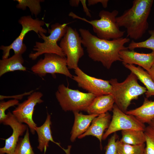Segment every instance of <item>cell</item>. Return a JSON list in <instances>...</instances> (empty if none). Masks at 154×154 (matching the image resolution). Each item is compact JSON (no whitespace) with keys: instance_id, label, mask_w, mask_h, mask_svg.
<instances>
[{"instance_id":"obj_29","label":"cell","mask_w":154,"mask_h":154,"mask_svg":"<svg viewBox=\"0 0 154 154\" xmlns=\"http://www.w3.org/2000/svg\"><path fill=\"white\" fill-rule=\"evenodd\" d=\"M117 137L115 133L109 139L106 148L105 154H119L116 145Z\"/></svg>"},{"instance_id":"obj_24","label":"cell","mask_w":154,"mask_h":154,"mask_svg":"<svg viewBox=\"0 0 154 154\" xmlns=\"http://www.w3.org/2000/svg\"><path fill=\"white\" fill-rule=\"evenodd\" d=\"M14 154H35L30 143L28 127L24 137L19 138Z\"/></svg>"},{"instance_id":"obj_26","label":"cell","mask_w":154,"mask_h":154,"mask_svg":"<svg viewBox=\"0 0 154 154\" xmlns=\"http://www.w3.org/2000/svg\"><path fill=\"white\" fill-rule=\"evenodd\" d=\"M149 33L150 36L148 39L138 42L132 40L127 47L128 49L132 50L136 48H145L151 49L154 51V30H149Z\"/></svg>"},{"instance_id":"obj_31","label":"cell","mask_w":154,"mask_h":154,"mask_svg":"<svg viewBox=\"0 0 154 154\" xmlns=\"http://www.w3.org/2000/svg\"><path fill=\"white\" fill-rule=\"evenodd\" d=\"M80 2L81 3L82 5L84 11L86 13V15L91 17V15L89 11L90 10L88 9L86 4V1L85 0H80Z\"/></svg>"},{"instance_id":"obj_8","label":"cell","mask_w":154,"mask_h":154,"mask_svg":"<svg viewBox=\"0 0 154 154\" xmlns=\"http://www.w3.org/2000/svg\"><path fill=\"white\" fill-rule=\"evenodd\" d=\"M82 38L76 29L68 26L66 32L60 40L59 46L65 54L69 69L78 68L80 59L84 55Z\"/></svg>"},{"instance_id":"obj_18","label":"cell","mask_w":154,"mask_h":154,"mask_svg":"<svg viewBox=\"0 0 154 154\" xmlns=\"http://www.w3.org/2000/svg\"><path fill=\"white\" fill-rule=\"evenodd\" d=\"M115 103L111 94L96 96L86 111L89 114L99 115L112 110Z\"/></svg>"},{"instance_id":"obj_7","label":"cell","mask_w":154,"mask_h":154,"mask_svg":"<svg viewBox=\"0 0 154 154\" xmlns=\"http://www.w3.org/2000/svg\"><path fill=\"white\" fill-rule=\"evenodd\" d=\"M18 22L22 27V30L19 36L10 45L7 46L1 45L0 49L3 51L2 59L8 58L11 50L14 51V54H22L27 50L26 45L23 43V40L26 34L29 32L33 31L38 35L42 33L46 34L47 30L42 27L45 24L44 22L38 19H33L31 16H25L21 17Z\"/></svg>"},{"instance_id":"obj_14","label":"cell","mask_w":154,"mask_h":154,"mask_svg":"<svg viewBox=\"0 0 154 154\" xmlns=\"http://www.w3.org/2000/svg\"><path fill=\"white\" fill-rule=\"evenodd\" d=\"M123 64H135L148 71L154 64V51L150 53H140L128 49L119 53Z\"/></svg>"},{"instance_id":"obj_23","label":"cell","mask_w":154,"mask_h":154,"mask_svg":"<svg viewBox=\"0 0 154 154\" xmlns=\"http://www.w3.org/2000/svg\"><path fill=\"white\" fill-rule=\"evenodd\" d=\"M117 148L119 154H145V145H132L123 143L119 140L116 141Z\"/></svg>"},{"instance_id":"obj_12","label":"cell","mask_w":154,"mask_h":154,"mask_svg":"<svg viewBox=\"0 0 154 154\" xmlns=\"http://www.w3.org/2000/svg\"><path fill=\"white\" fill-rule=\"evenodd\" d=\"M43 95L40 92H33L27 99L19 103L12 112L19 121L27 124L33 135L35 134V128L37 126L33 118L34 108L37 104L43 102L41 99Z\"/></svg>"},{"instance_id":"obj_10","label":"cell","mask_w":154,"mask_h":154,"mask_svg":"<svg viewBox=\"0 0 154 154\" xmlns=\"http://www.w3.org/2000/svg\"><path fill=\"white\" fill-rule=\"evenodd\" d=\"M113 116L109 127L104 133V140L111 134L119 131L126 130L144 131L146 127L144 123L134 116L127 114L120 110L114 104L112 109Z\"/></svg>"},{"instance_id":"obj_17","label":"cell","mask_w":154,"mask_h":154,"mask_svg":"<svg viewBox=\"0 0 154 154\" xmlns=\"http://www.w3.org/2000/svg\"><path fill=\"white\" fill-rule=\"evenodd\" d=\"M73 112L74 120L70 139L72 142L75 141L77 138L84 133L94 118L99 115L96 114L84 115L79 112Z\"/></svg>"},{"instance_id":"obj_2","label":"cell","mask_w":154,"mask_h":154,"mask_svg":"<svg viewBox=\"0 0 154 154\" xmlns=\"http://www.w3.org/2000/svg\"><path fill=\"white\" fill-rule=\"evenodd\" d=\"M153 2V0H134L131 7L117 17L118 26L126 29L127 37L137 40L145 33L148 27L147 20Z\"/></svg>"},{"instance_id":"obj_9","label":"cell","mask_w":154,"mask_h":154,"mask_svg":"<svg viewBox=\"0 0 154 154\" xmlns=\"http://www.w3.org/2000/svg\"><path fill=\"white\" fill-rule=\"evenodd\" d=\"M31 70L40 77L47 74H59L72 78L73 76L68 67L66 57L54 54H44V58L33 65Z\"/></svg>"},{"instance_id":"obj_30","label":"cell","mask_w":154,"mask_h":154,"mask_svg":"<svg viewBox=\"0 0 154 154\" xmlns=\"http://www.w3.org/2000/svg\"><path fill=\"white\" fill-rule=\"evenodd\" d=\"M108 1L109 0H88L87 2L88 5L89 6L100 3H101L103 7L106 8L108 6Z\"/></svg>"},{"instance_id":"obj_19","label":"cell","mask_w":154,"mask_h":154,"mask_svg":"<svg viewBox=\"0 0 154 154\" xmlns=\"http://www.w3.org/2000/svg\"><path fill=\"white\" fill-rule=\"evenodd\" d=\"M125 113L134 116L143 123L148 124L154 118V101L145 98L141 106Z\"/></svg>"},{"instance_id":"obj_22","label":"cell","mask_w":154,"mask_h":154,"mask_svg":"<svg viewBox=\"0 0 154 154\" xmlns=\"http://www.w3.org/2000/svg\"><path fill=\"white\" fill-rule=\"evenodd\" d=\"M122 137L120 141L124 143L132 145L145 143V139L144 131L140 130H126L121 131Z\"/></svg>"},{"instance_id":"obj_15","label":"cell","mask_w":154,"mask_h":154,"mask_svg":"<svg viewBox=\"0 0 154 154\" xmlns=\"http://www.w3.org/2000/svg\"><path fill=\"white\" fill-rule=\"evenodd\" d=\"M111 117V115L108 112L99 115L93 120L87 130L78 138L82 139L88 135L95 137L99 140L102 148L104 132L109 127Z\"/></svg>"},{"instance_id":"obj_11","label":"cell","mask_w":154,"mask_h":154,"mask_svg":"<svg viewBox=\"0 0 154 154\" xmlns=\"http://www.w3.org/2000/svg\"><path fill=\"white\" fill-rule=\"evenodd\" d=\"M74 70L76 75L73 76L72 79L79 87L96 96L112 94V86L109 80L88 75L79 67Z\"/></svg>"},{"instance_id":"obj_6","label":"cell","mask_w":154,"mask_h":154,"mask_svg":"<svg viewBox=\"0 0 154 154\" xmlns=\"http://www.w3.org/2000/svg\"><path fill=\"white\" fill-rule=\"evenodd\" d=\"M55 95L62 109L65 112L86 111L96 96L90 93L74 90L64 84L59 85Z\"/></svg>"},{"instance_id":"obj_13","label":"cell","mask_w":154,"mask_h":154,"mask_svg":"<svg viewBox=\"0 0 154 154\" xmlns=\"http://www.w3.org/2000/svg\"><path fill=\"white\" fill-rule=\"evenodd\" d=\"M1 123L9 126L13 132L11 135L5 139L4 147L0 148V154H14L19 137L23 135L28 126L19 121L9 111Z\"/></svg>"},{"instance_id":"obj_5","label":"cell","mask_w":154,"mask_h":154,"mask_svg":"<svg viewBox=\"0 0 154 154\" xmlns=\"http://www.w3.org/2000/svg\"><path fill=\"white\" fill-rule=\"evenodd\" d=\"M71 23L62 24L56 23L52 24L50 29L48 27V32L50 34L48 36H46L43 33H40V38H41L44 42H35L33 48V50L35 52L29 54V58L35 60L40 55L45 54H54L62 57H66L57 42L61 40L65 35L67 31L68 25Z\"/></svg>"},{"instance_id":"obj_27","label":"cell","mask_w":154,"mask_h":154,"mask_svg":"<svg viewBox=\"0 0 154 154\" xmlns=\"http://www.w3.org/2000/svg\"><path fill=\"white\" fill-rule=\"evenodd\" d=\"M146 146L145 154H154V129L148 125L144 131Z\"/></svg>"},{"instance_id":"obj_1","label":"cell","mask_w":154,"mask_h":154,"mask_svg":"<svg viewBox=\"0 0 154 154\" xmlns=\"http://www.w3.org/2000/svg\"><path fill=\"white\" fill-rule=\"evenodd\" d=\"M79 32L82 45L92 60L100 62L108 69L114 62L122 61L119 53L121 50L128 49L124 45L129 42V38L108 40L100 38L85 29L80 28Z\"/></svg>"},{"instance_id":"obj_21","label":"cell","mask_w":154,"mask_h":154,"mask_svg":"<svg viewBox=\"0 0 154 154\" xmlns=\"http://www.w3.org/2000/svg\"><path fill=\"white\" fill-rule=\"evenodd\" d=\"M125 67L134 74L138 79L145 86L147 89L145 93L146 97L154 96V81L147 71L139 66L137 67L133 64H123Z\"/></svg>"},{"instance_id":"obj_25","label":"cell","mask_w":154,"mask_h":154,"mask_svg":"<svg viewBox=\"0 0 154 154\" xmlns=\"http://www.w3.org/2000/svg\"><path fill=\"white\" fill-rule=\"evenodd\" d=\"M18 2L16 7L17 8L25 10L28 7L32 15L37 16L40 12L41 7L40 0H16Z\"/></svg>"},{"instance_id":"obj_16","label":"cell","mask_w":154,"mask_h":154,"mask_svg":"<svg viewBox=\"0 0 154 154\" xmlns=\"http://www.w3.org/2000/svg\"><path fill=\"white\" fill-rule=\"evenodd\" d=\"M51 116L47 112L46 119L43 124L40 127L36 126L35 128V131L38 135V145L37 149L41 152H42L44 150L46 151L49 146L50 141L56 144L63 150L65 149L60 146L59 143L54 141L51 129Z\"/></svg>"},{"instance_id":"obj_33","label":"cell","mask_w":154,"mask_h":154,"mask_svg":"<svg viewBox=\"0 0 154 154\" xmlns=\"http://www.w3.org/2000/svg\"><path fill=\"white\" fill-rule=\"evenodd\" d=\"M147 72L154 81V64L150 69Z\"/></svg>"},{"instance_id":"obj_34","label":"cell","mask_w":154,"mask_h":154,"mask_svg":"<svg viewBox=\"0 0 154 154\" xmlns=\"http://www.w3.org/2000/svg\"><path fill=\"white\" fill-rule=\"evenodd\" d=\"M148 124V125L154 129V118Z\"/></svg>"},{"instance_id":"obj_20","label":"cell","mask_w":154,"mask_h":154,"mask_svg":"<svg viewBox=\"0 0 154 154\" xmlns=\"http://www.w3.org/2000/svg\"><path fill=\"white\" fill-rule=\"evenodd\" d=\"M22 54H14L11 57L0 60V76L10 72L16 70L26 71L23 66L24 60Z\"/></svg>"},{"instance_id":"obj_3","label":"cell","mask_w":154,"mask_h":154,"mask_svg":"<svg viewBox=\"0 0 154 154\" xmlns=\"http://www.w3.org/2000/svg\"><path fill=\"white\" fill-rule=\"evenodd\" d=\"M138 78L131 72L122 82H117V79L109 80L112 86V92L115 104L121 111L126 113L132 100L137 99L139 96L145 93L146 88L138 82Z\"/></svg>"},{"instance_id":"obj_4","label":"cell","mask_w":154,"mask_h":154,"mask_svg":"<svg viewBox=\"0 0 154 154\" xmlns=\"http://www.w3.org/2000/svg\"><path fill=\"white\" fill-rule=\"evenodd\" d=\"M118 11L114 10L112 12L102 10L99 13L100 19L90 21L79 16L73 12L68 15L73 19H77L85 21L91 25L94 32L99 38L110 40L123 37L125 31L120 30L117 23L116 18Z\"/></svg>"},{"instance_id":"obj_28","label":"cell","mask_w":154,"mask_h":154,"mask_svg":"<svg viewBox=\"0 0 154 154\" xmlns=\"http://www.w3.org/2000/svg\"><path fill=\"white\" fill-rule=\"evenodd\" d=\"M19 101L16 99L11 100L6 102L1 101L0 102V123H1L2 121L6 116L5 113L6 110L9 107L18 105Z\"/></svg>"},{"instance_id":"obj_32","label":"cell","mask_w":154,"mask_h":154,"mask_svg":"<svg viewBox=\"0 0 154 154\" xmlns=\"http://www.w3.org/2000/svg\"><path fill=\"white\" fill-rule=\"evenodd\" d=\"M69 3L70 5L72 7H78L80 2L79 0H71L69 1Z\"/></svg>"}]
</instances>
